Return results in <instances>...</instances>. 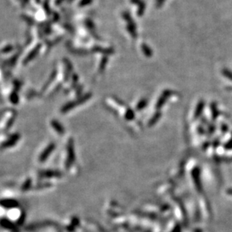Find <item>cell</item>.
<instances>
[{
  "label": "cell",
  "mask_w": 232,
  "mask_h": 232,
  "mask_svg": "<svg viewBox=\"0 0 232 232\" xmlns=\"http://www.w3.org/2000/svg\"><path fill=\"white\" fill-rule=\"evenodd\" d=\"M92 2V0H82L80 2V6H85L88 4H90Z\"/></svg>",
  "instance_id": "6da1fadb"
},
{
  "label": "cell",
  "mask_w": 232,
  "mask_h": 232,
  "mask_svg": "<svg viewBox=\"0 0 232 232\" xmlns=\"http://www.w3.org/2000/svg\"><path fill=\"white\" fill-rule=\"evenodd\" d=\"M147 104V102H146V101H141V102H140V103H139V104H138V107H139V109L140 108H142V107H144V106H145V104Z\"/></svg>",
  "instance_id": "7a4b0ae2"
},
{
  "label": "cell",
  "mask_w": 232,
  "mask_h": 232,
  "mask_svg": "<svg viewBox=\"0 0 232 232\" xmlns=\"http://www.w3.org/2000/svg\"><path fill=\"white\" fill-rule=\"evenodd\" d=\"M164 1L165 0H157V5H160L164 2Z\"/></svg>",
  "instance_id": "3957f363"
},
{
  "label": "cell",
  "mask_w": 232,
  "mask_h": 232,
  "mask_svg": "<svg viewBox=\"0 0 232 232\" xmlns=\"http://www.w3.org/2000/svg\"><path fill=\"white\" fill-rule=\"evenodd\" d=\"M63 1V0H56V4H59V3H61Z\"/></svg>",
  "instance_id": "277c9868"
},
{
  "label": "cell",
  "mask_w": 232,
  "mask_h": 232,
  "mask_svg": "<svg viewBox=\"0 0 232 232\" xmlns=\"http://www.w3.org/2000/svg\"><path fill=\"white\" fill-rule=\"evenodd\" d=\"M228 193L230 194V195H232V189H230V190H228Z\"/></svg>",
  "instance_id": "5b68a950"
},
{
  "label": "cell",
  "mask_w": 232,
  "mask_h": 232,
  "mask_svg": "<svg viewBox=\"0 0 232 232\" xmlns=\"http://www.w3.org/2000/svg\"><path fill=\"white\" fill-rule=\"evenodd\" d=\"M70 1H72V0H70Z\"/></svg>",
  "instance_id": "8992f818"
}]
</instances>
